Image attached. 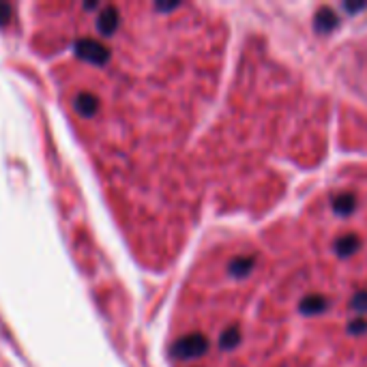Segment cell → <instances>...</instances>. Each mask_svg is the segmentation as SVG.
<instances>
[{"label":"cell","instance_id":"cell-4","mask_svg":"<svg viewBox=\"0 0 367 367\" xmlns=\"http://www.w3.org/2000/svg\"><path fill=\"white\" fill-rule=\"evenodd\" d=\"M253 269H255V258L253 255H239L230 262V267H228V271L234 279H245Z\"/></svg>","mask_w":367,"mask_h":367},{"label":"cell","instance_id":"cell-10","mask_svg":"<svg viewBox=\"0 0 367 367\" xmlns=\"http://www.w3.org/2000/svg\"><path fill=\"white\" fill-rule=\"evenodd\" d=\"M350 305H352V309H354L356 313H367V290H359V292L352 296Z\"/></svg>","mask_w":367,"mask_h":367},{"label":"cell","instance_id":"cell-11","mask_svg":"<svg viewBox=\"0 0 367 367\" xmlns=\"http://www.w3.org/2000/svg\"><path fill=\"white\" fill-rule=\"evenodd\" d=\"M348 333H350V335H365V333H367V320H363V318L352 320V323L348 325Z\"/></svg>","mask_w":367,"mask_h":367},{"label":"cell","instance_id":"cell-7","mask_svg":"<svg viewBox=\"0 0 367 367\" xmlns=\"http://www.w3.org/2000/svg\"><path fill=\"white\" fill-rule=\"evenodd\" d=\"M313 26H316L318 32H331V30L337 26V16L333 13V9L323 7V9L316 13V20H313Z\"/></svg>","mask_w":367,"mask_h":367},{"label":"cell","instance_id":"cell-3","mask_svg":"<svg viewBox=\"0 0 367 367\" xmlns=\"http://www.w3.org/2000/svg\"><path fill=\"white\" fill-rule=\"evenodd\" d=\"M359 249H361V236L354 234V232L342 234V236L335 241V253H337L339 258H350V255H354Z\"/></svg>","mask_w":367,"mask_h":367},{"label":"cell","instance_id":"cell-2","mask_svg":"<svg viewBox=\"0 0 367 367\" xmlns=\"http://www.w3.org/2000/svg\"><path fill=\"white\" fill-rule=\"evenodd\" d=\"M327 307H329V301L323 294H309L299 305L303 316H320V313L327 311Z\"/></svg>","mask_w":367,"mask_h":367},{"label":"cell","instance_id":"cell-1","mask_svg":"<svg viewBox=\"0 0 367 367\" xmlns=\"http://www.w3.org/2000/svg\"><path fill=\"white\" fill-rule=\"evenodd\" d=\"M206 350H208V339L202 333H189L174 344V354L179 359H198L206 354Z\"/></svg>","mask_w":367,"mask_h":367},{"label":"cell","instance_id":"cell-5","mask_svg":"<svg viewBox=\"0 0 367 367\" xmlns=\"http://www.w3.org/2000/svg\"><path fill=\"white\" fill-rule=\"evenodd\" d=\"M356 208V195L350 193V191H344V193H337L333 198V213L339 215V217H348L354 213Z\"/></svg>","mask_w":367,"mask_h":367},{"label":"cell","instance_id":"cell-9","mask_svg":"<svg viewBox=\"0 0 367 367\" xmlns=\"http://www.w3.org/2000/svg\"><path fill=\"white\" fill-rule=\"evenodd\" d=\"M241 337H243V333H241V329L239 327H228L224 333H222V337H219V348L222 350H234L239 344H241Z\"/></svg>","mask_w":367,"mask_h":367},{"label":"cell","instance_id":"cell-6","mask_svg":"<svg viewBox=\"0 0 367 367\" xmlns=\"http://www.w3.org/2000/svg\"><path fill=\"white\" fill-rule=\"evenodd\" d=\"M119 26V13L114 7H106L101 13H99V20H97V28L103 32V35H112Z\"/></svg>","mask_w":367,"mask_h":367},{"label":"cell","instance_id":"cell-8","mask_svg":"<svg viewBox=\"0 0 367 367\" xmlns=\"http://www.w3.org/2000/svg\"><path fill=\"white\" fill-rule=\"evenodd\" d=\"M73 106L80 112V116H92L97 112V108H99V101H97V97L88 95V92H82V95L76 97Z\"/></svg>","mask_w":367,"mask_h":367},{"label":"cell","instance_id":"cell-12","mask_svg":"<svg viewBox=\"0 0 367 367\" xmlns=\"http://www.w3.org/2000/svg\"><path fill=\"white\" fill-rule=\"evenodd\" d=\"M344 9H346V11H352V13H354V11H361V9H365V5H363V3H361V5H350V3H346V5H344Z\"/></svg>","mask_w":367,"mask_h":367}]
</instances>
